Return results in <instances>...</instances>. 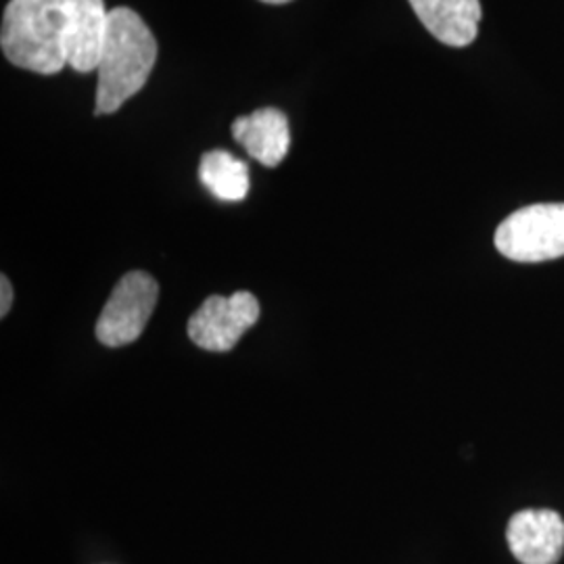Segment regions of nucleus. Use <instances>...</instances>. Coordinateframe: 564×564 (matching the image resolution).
I'll list each match as a JSON object with an SVG mask.
<instances>
[{
    "instance_id": "nucleus-1",
    "label": "nucleus",
    "mask_w": 564,
    "mask_h": 564,
    "mask_svg": "<svg viewBox=\"0 0 564 564\" xmlns=\"http://www.w3.org/2000/svg\"><path fill=\"white\" fill-rule=\"evenodd\" d=\"M109 11L105 0H9L0 48L25 72L55 76L65 65L97 72Z\"/></svg>"
},
{
    "instance_id": "nucleus-2",
    "label": "nucleus",
    "mask_w": 564,
    "mask_h": 564,
    "mask_svg": "<svg viewBox=\"0 0 564 564\" xmlns=\"http://www.w3.org/2000/svg\"><path fill=\"white\" fill-rule=\"evenodd\" d=\"M160 46L137 11L116 7L109 11L97 63L95 113L111 116L147 86L158 63Z\"/></svg>"
},
{
    "instance_id": "nucleus-3",
    "label": "nucleus",
    "mask_w": 564,
    "mask_h": 564,
    "mask_svg": "<svg viewBox=\"0 0 564 564\" xmlns=\"http://www.w3.org/2000/svg\"><path fill=\"white\" fill-rule=\"evenodd\" d=\"M498 251L512 262H550L564 256V203H538L510 214L496 230Z\"/></svg>"
},
{
    "instance_id": "nucleus-4",
    "label": "nucleus",
    "mask_w": 564,
    "mask_h": 564,
    "mask_svg": "<svg viewBox=\"0 0 564 564\" xmlns=\"http://www.w3.org/2000/svg\"><path fill=\"white\" fill-rule=\"evenodd\" d=\"M160 300V284L134 270L121 276L102 307L97 323V339L107 347H121L137 341Z\"/></svg>"
},
{
    "instance_id": "nucleus-5",
    "label": "nucleus",
    "mask_w": 564,
    "mask_h": 564,
    "mask_svg": "<svg viewBox=\"0 0 564 564\" xmlns=\"http://www.w3.org/2000/svg\"><path fill=\"white\" fill-rule=\"evenodd\" d=\"M260 302L247 291L212 295L188 321V337L205 351H230L260 321Z\"/></svg>"
},
{
    "instance_id": "nucleus-6",
    "label": "nucleus",
    "mask_w": 564,
    "mask_h": 564,
    "mask_svg": "<svg viewBox=\"0 0 564 564\" xmlns=\"http://www.w3.org/2000/svg\"><path fill=\"white\" fill-rule=\"evenodd\" d=\"M506 540L519 563L556 564L564 552L563 517L554 510H521L510 519Z\"/></svg>"
},
{
    "instance_id": "nucleus-7",
    "label": "nucleus",
    "mask_w": 564,
    "mask_h": 564,
    "mask_svg": "<svg viewBox=\"0 0 564 564\" xmlns=\"http://www.w3.org/2000/svg\"><path fill=\"white\" fill-rule=\"evenodd\" d=\"M232 137L245 151L265 167H276L291 149V126L284 111L262 107L232 121Z\"/></svg>"
},
{
    "instance_id": "nucleus-8",
    "label": "nucleus",
    "mask_w": 564,
    "mask_h": 564,
    "mask_svg": "<svg viewBox=\"0 0 564 564\" xmlns=\"http://www.w3.org/2000/svg\"><path fill=\"white\" fill-rule=\"evenodd\" d=\"M424 28L447 46L463 48L477 39L479 0H408Z\"/></svg>"
},
{
    "instance_id": "nucleus-9",
    "label": "nucleus",
    "mask_w": 564,
    "mask_h": 564,
    "mask_svg": "<svg viewBox=\"0 0 564 564\" xmlns=\"http://www.w3.org/2000/svg\"><path fill=\"white\" fill-rule=\"evenodd\" d=\"M203 186L220 202H242L249 193V167L232 153L216 149L207 151L199 163Z\"/></svg>"
},
{
    "instance_id": "nucleus-10",
    "label": "nucleus",
    "mask_w": 564,
    "mask_h": 564,
    "mask_svg": "<svg viewBox=\"0 0 564 564\" xmlns=\"http://www.w3.org/2000/svg\"><path fill=\"white\" fill-rule=\"evenodd\" d=\"M0 291H2V300H0V316H7V312L11 310V302H13V286L9 279L2 274L0 276Z\"/></svg>"
},
{
    "instance_id": "nucleus-11",
    "label": "nucleus",
    "mask_w": 564,
    "mask_h": 564,
    "mask_svg": "<svg viewBox=\"0 0 564 564\" xmlns=\"http://www.w3.org/2000/svg\"><path fill=\"white\" fill-rule=\"evenodd\" d=\"M260 2H265V4H286L291 0H260Z\"/></svg>"
}]
</instances>
